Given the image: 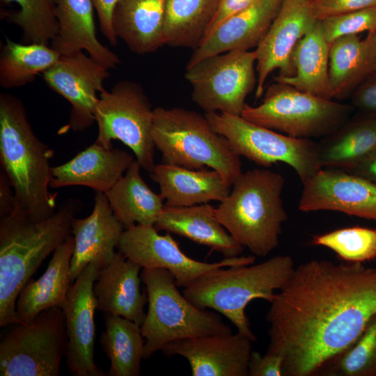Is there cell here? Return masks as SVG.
Returning a JSON list of instances; mask_svg holds the SVG:
<instances>
[{
  "mask_svg": "<svg viewBox=\"0 0 376 376\" xmlns=\"http://www.w3.org/2000/svg\"><path fill=\"white\" fill-rule=\"evenodd\" d=\"M91 1L97 13L101 32L111 45H116L118 38L113 29L112 15L118 0Z\"/></svg>",
  "mask_w": 376,
  "mask_h": 376,
  "instance_id": "42",
  "label": "cell"
},
{
  "mask_svg": "<svg viewBox=\"0 0 376 376\" xmlns=\"http://www.w3.org/2000/svg\"><path fill=\"white\" fill-rule=\"evenodd\" d=\"M284 177L255 169L236 178L228 195L216 208L221 225L254 256L265 257L279 245L288 219L281 198Z\"/></svg>",
  "mask_w": 376,
  "mask_h": 376,
  "instance_id": "4",
  "label": "cell"
},
{
  "mask_svg": "<svg viewBox=\"0 0 376 376\" xmlns=\"http://www.w3.org/2000/svg\"><path fill=\"white\" fill-rule=\"evenodd\" d=\"M15 207L13 186L6 173L0 171V219L10 214Z\"/></svg>",
  "mask_w": 376,
  "mask_h": 376,
  "instance_id": "44",
  "label": "cell"
},
{
  "mask_svg": "<svg viewBox=\"0 0 376 376\" xmlns=\"http://www.w3.org/2000/svg\"><path fill=\"white\" fill-rule=\"evenodd\" d=\"M317 21L311 0H282L269 28L254 50L256 98L263 95L266 79L275 70H279V77L294 74L292 55L295 47Z\"/></svg>",
  "mask_w": 376,
  "mask_h": 376,
  "instance_id": "15",
  "label": "cell"
},
{
  "mask_svg": "<svg viewBox=\"0 0 376 376\" xmlns=\"http://www.w3.org/2000/svg\"><path fill=\"white\" fill-rule=\"evenodd\" d=\"M125 230L118 220L104 192L96 191L91 214L84 219L75 218L71 234L75 246L70 261V279L74 281L91 262L102 267L115 256L120 236Z\"/></svg>",
  "mask_w": 376,
  "mask_h": 376,
  "instance_id": "19",
  "label": "cell"
},
{
  "mask_svg": "<svg viewBox=\"0 0 376 376\" xmlns=\"http://www.w3.org/2000/svg\"><path fill=\"white\" fill-rule=\"evenodd\" d=\"M256 1L257 0H219L217 12L207 29L205 36L212 32L224 20L246 9Z\"/></svg>",
  "mask_w": 376,
  "mask_h": 376,
  "instance_id": "43",
  "label": "cell"
},
{
  "mask_svg": "<svg viewBox=\"0 0 376 376\" xmlns=\"http://www.w3.org/2000/svg\"><path fill=\"white\" fill-rule=\"evenodd\" d=\"M54 152L34 134L22 101L0 94V162L13 186L15 207L39 221L56 209L49 191Z\"/></svg>",
  "mask_w": 376,
  "mask_h": 376,
  "instance_id": "3",
  "label": "cell"
},
{
  "mask_svg": "<svg viewBox=\"0 0 376 376\" xmlns=\"http://www.w3.org/2000/svg\"><path fill=\"white\" fill-rule=\"evenodd\" d=\"M320 24L329 43L343 36L376 32V6L329 17Z\"/></svg>",
  "mask_w": 376,
  "mask_h": 376,
  "instance_id": "38",
  "label": "cell"
},
{
  "mask_svg": "<svg viewBox=\"0 0 376 376\" xmlns=\"http://www.w3.org/2000/svg\"><path fill=\"white\" fill-rule=\"evenodd\" d=\"M376 314V267L311 260L295 267L270 302L268 353L283 376L318 375Z\"/></svg>",
  "mask_w": 376,
  "mask_h": 376,
  "instance_id": "1",
  "label": "cell"
},
{
  "mask_svg": "<svg viewBox=\"0 0 376 376\" xmlns=\"http://www.w3.org/2000/svg\"><path fill=\"white\" fill-rule=\"evenodd\" d=\"M100 269L95 261L84 268L71 285L63 309L68 340L65 357L74 376L104 375L94 361L97 306L93 286Z\"/></svg>",
  "mask_w": 376,
  "mask_h": 376,
  "instance_id": "16",
  "label": "cell"
},
{
  "mask_svg": "<svg viewBox=\"0 0 376 376\" xmlns=\"http://www.w3.org/2000/svg\"><path fill=\"white\" fill-rule=\"evenodd\" d=\"M302 184L301 211H335L376 221V183L344 170L322 168Z\"/></svg>",
  "mask_w": 376,
  "mask_h": 376,
  "instance_id": "17",
  "label": "cell"
},
{
  "mask_svg": "<svg viewBox=\"0 0 376 376\" xmlns=\"http://www.w3.org/2000/svg\"><path fill=\"white\" fill-rule=\"evenodd\" d=\"M83 206L68 198L42 220L32 219L15 207L0 219V327L19 324V292L44 260L71 235L72 224Z\"/></svg>",
  "mask_w": 376,
  "mask_h": 376,
  "instance_id": "2",
  "label": "cell"
},
{
  "mask_svg": "<svg viewBox=\"0 0 376 376\" xmlns=\"http://www.w3.org/2000/svg\"><path fill=\"white\" fill-rule=\"evenodd\" d=\"M3 4L15 3L19 10H3L7 22L18 26L25 43L48 45L56 37L58 25L56 16L57 0H1Z\"/></svg>",
  "mask_w": 376,
  "mask_h": 376,
  "instance_id": "35",
  "label": "cell"
},
{
  "mask_svg": "<svg viewBox=\"0 0 376 376\" xmlns=\"http://www.w3.org/2000/svg\"><path fill=\"white\" fill-rule=\"evenodd\" d=\"M311 243L329 249L346 263H363L376 260V228H338L313 236Z\"/></svg>",
  "mask_w": 376,
  "mask_h": 376,
  "instance_id": "37",
  "label": "cell"
},
{
  "mask_svg": "<svg viewBox=\"0 0 376 376\" xmlns=\"http://www.w3.org/2000/svg\"><path fill=\"white\" fill-rule=\"evenodd\" d=\"M118 252L143 268H162L174 277L176 285L186 288L206 273L221 267L255 263V256L225 258L219 262L194 260L184 253L170 233L162 235L154 226L136 224L125 229L117 246Z\"/></svg>",
  "mask_w": 376,
  "mask_h": 376,
  "instance_id": "13",
  "label": "cell"
},
{
  "mask_svg": "<svg viewBox=\"0 0 376 376\" xmlns=\"http://www.w3.org/2000/svg\"><path fill=\"white\" fill-rule=\"evenodd\" d=\"M134 157L118 148H105L95 143L72 159L52 167L49 187L84 186L106 193L122 178Z\"/></svg>",
  "mask_w": 376,
  "mask_h": 376,
  "instance_id": "22",
  "label": "cell"
},
{
  "mask_svg": "<svg viewBox=\"0 0 376 376\" xmlns=\"http://www.w3.org/2000/svg\"><path fill=\"white\" fill-rule=\"evenodd\" d=\"M347 172L359 175L376 183V150Z\"/></svg>",
  "mask_w": 376,
  "mask_h": 376,
  "instance_id": "45",
  "label": "cell"
},
{
  "mask_svg": "<svg viewBox=\"0 0 376 376\" xmlns=\"http://www.w3.org/2000/svg\"><path fill=\"white\" fill-rule=\"evenodd\" d=\"M295 267L290 256L278 255L258 264L221 267L203 275L182 293L195 306L222 314L254 342L247 305L255 299L272 302Z\"/></svg>",
  "mask_w": 376,
  "mask_h": 376,
  "instance_id": "5",
  "label": "cell"
},
{
  "mask_svg": "<svg viewBox=\"0 0 376 376\" xmlns=\"http://www.w3.org/2000/svg\"><path fill=\"white\" fill-rule=\"evenodd\" d=\"M219 0H166L164 45L195 49L204 38Z\"/></svg>",
  "mask_w": 376,
  "mask_h": 376,
  "instance_id": "32",
  "label": "cell"
},
{
  "mask_svg": "<svg viewBox=\"0 0 376 376\" xmlns=\"http://www.w3.org/2000/svg\"><path fill=\"white\" fill-rule=\"evenodd\" d=\"M139 162L132 163L125 174L105 193L115 217L125 229L134 225L154 226L165 205L141 178Z\"/></svg>",
  "mask_w": 376,
  "mask_h": 376,
  "instance_id": "30",
  "label": "cell"
},
{
  "mask_svg": "<svg viewBox=\"0 0 376 376\" xmlns=\"http://www.w3.org/2000/svg\"><path fill=\"white\" fill-rule=\"evenodd\" d=\"M318 20L376 6V0H311Z\"/></svg>",
  "mask_w": 376,
  "mask_h": 376,
  "instance_id": "39",
  "label": "cell"
},
{
  "mask_svg": "<svg viewBox=\"0 0 376 376\" xmlns=\"http://www.w3.org/2000/svg\"><path fill=\"white\" fill-rule=\"evenodd\" d=\"M91 0H57L56 16L58 30L51 47L61 55L86 50L95 61L107 69L120 63L119 57L103 45L96 36Z\"/></svg>",
  "mask_w": 376,
  "mask_h": 376,
  "instance_id": "23",
  "label": "cell"
},
{
  "mask_svg": "<svg viewBox=\"0 0 376 376\" xmlns=\"http://www.w3.org/2000/svg\"><path fill=\"white\" fill-rule=\"evenodd\" d=\"M253 343L237 331L173 341L161 352L185 358L193 376H249Z\"/></svg>",
  "mask_w": 376,
  "mask_h": 376,
  "instance_id": "18",
  "label": "cell"
},
{
  "mask_svg": "<svg viewBox=\"0 0 376 376\" xmlns=\"http://www.w3.org/2000/svg\"><path fill=\"white\" fill-rule=\"evenodd\" d=\"M108 70L81 50L61 55L52 68L42 73L47 85L72 105L63 132L84 131L95 121L97 93L105 90L103 84L109 77Z\"/></svg>",
  "mask_w": 376,
  "mask_h": 376,
  "instance_id": "14",
  "label": "cell"
},
{
  "mask_svg": "<svg viewBox=\"0 0 376 376\" xmlns=\"http://www.w3.org/2000/svg\"><path fill=\"white\" fill-rule=\"evenodd\" d=\"M318 145L321 168L349 171L376 150V117L343 124Z\"/></svg>",
  "mask_w": 376,
  "mask_h": 376,
  "instance_id": "31",
  "label": "cell"
},
{
  "mask_svg": "<svg viewBox=\"0 0 376 376\" xmlns=\"http://www.w3.org/2000/svg\"><path fill=\"white\" fill-rule=\"evenodd\" d=\"M141 278L148 303L141 325L145 339L143 359H149L173 341L233 332L219 314L199 308L187 299L168 270L143 268Z\"/></svg>",
  "mask_w": 376,
  "mask_h": 376,
  "instance_id": "7",
  "label": "cell"
},
{
  "mask_svg": "<svg viewBox=\"0 0 376 376\" xmlns=\"http://www.w3.org/2000/svg\"><path fill=\"white\" fill-rule=\"evenodd\" d=\"M95 116L98 133L94 143L111 148L112 141L119 140L132 150L141 168L149 173L152 171L154 109L138 83L119 81L110 91L101 92Z\"/></svg>",
  "mask_w": 376,
  "mask_h": 376,
  "instance_id": "10",
  "label": "cell"
},
{
  "mask_svg": "<svg viewBox=\"0 0 376 376\" xmlns=\"http://www.w3.org/2000/svg\"><path fill=\"white\" fill-rule=\"evenodd\" d=\"M349 111L347 105L276 81L267 87L259 105L246 104L241 116L292 137L311 139L336 131Z\"/></svg>",
  "mask_w": 376,
  "mask_h": 376,
  "instance_id": "8",
  "label": "cell"
},
{
  "mask_svg": "<svg viewBox=\"0 0 376 376\" xmlns=\"http://www.w3.org/2000/svg\"><path fill=\"white\" fill-rule=\"evenodd\" d=\"M150 178L158 184L160 194L171 207H189L221 201L231 186L215 170L189 169L169 164H155Z\"/></svg>",
  "mask_w": 376,
  "mask_h": 376,
  "instance_id": "25",
  "label": "cell"
},
{
  "mask_svg": "<svg viewBox=\"0 0 376 376\" xmlns=\"http://www.w3.org/2000/svg\"><path fill=\"white\" fill-rule=\"evenodd\" d=\"M205 116L212 128L228 140L235 154L258 166L285 163L295 170L302 183L322 169L318 145L311 139L288 136L241 116L221 112Z\"/></svg>",
  "mask_w": 376,
  "mask_h": 376,
  "instance_id": "9",
  "label": "cell"
},
{
  "mask_svg": "<svg viewBox=\"0 0 376 376\" xmlns=\"http://www.w3.org/2000/svg\"><path fill=\"white\" fill-rule=\"evenodd\" d=\"M142 269L138 264L116 252L113 259L100 269L93 292L97 309L130 320L140 326L146 314L148 297L141 292Z\"/></svg>",
  "mask_w": 376,
  "mask_h": 376,
  "instance_id": "21",
  "label": "cell"
},
{
  "mask_svg": "<svg viewBox=\"0 0 376 376\" xmlns=\"http://www.w3.org/2000/svg\"><path fill=\"white\" fill-rule=\"evenodd\" d=\"M255 51L233 50L187 66L185 77L193 102L205 113L241 116L245 100L257 84Z\"/></svg>",
  "mask_w": 376,
  "mask_h": 376,
  "instance_id": "12",
  "label": "cell"
},
{
  "mask_svg": "<svg viewBox=\"0 0 376 376\" xmlns=\"http://www.w3.org/2000/svg\"><path fill=\"white\" fill-rule=\"evenodd\" d=\"M294 74L275 77L301 91L332 100L329 84V43L317 21L296 45L292 55Z\"/></svg>",
  "mask_w": 376,
  "mask_h": 376,
  "instance_id": "29",
  "label": "cell"
},
{
  "mask_svg": "<svg viewBox=\"0 0 376 376\" xmlns=\"http://www.w3.org/2000/svg\"><path fill=\"white\" fill-rule=\"evenodd\" d=\"M154 226L208 246L225 258L240 256L244 251L217 219L216 208L207 203L189 207L165 205Z\"/></svg>",
  "mask_w": 376,
  "mask_h": 376,
  "instance_id": "24",
  "label": "cell"
},
{
  "mask_svg": "<svg viewBox=\"0 0 376 376\" xmlns=\"http://www.w3.org/2000/svg\"><path fill=\"white\" fill-rule=\"evenodd\" d=\"M282 0H257L253 4L221 22L194 49L187 66L216 54L257 47L273 19Z\"/></svg>",
  "mask_w": 376,
  "mask_h": 376,
  "instance_id": "20",
  "label": "cell"
},
{
  "mask_svg": "<svg viewBox=\"0 0 376 376\" xmlns=\"http://www.w3.org/2000/svg\"><path fill=\"white\" fill-rule=\"evenodd\" d=\"M152 139L162 162L189 169L209 167L230 185L242 173L240 157L205 116L180 107L154 109Z\"/></svg>",
  "mask_w": 376,
  "mask_h": 376,
  "instance_id": "6",
  "label": "cell"
},
{
  "mask_svg": "<svg viewBox=\"0 0 376 376\" xmlns=\"http://www.w3.org/2000/svg\"><path fill=\"white\" fill-rule=\"evenodd\" d=\"M61 54L42 43H17L6 38L0 56V85L4 88L20 87L52 68Z\"/></svg>",
  "mask_w": 376,
  "mask_h": 376,
  "instance_id": "34",
  "label": "cell"
},
{
  "mask_svg": "<svg viewBox=\"0 0 376 376\" xmlns=\"http://www.w3.org/2000/svg\"><path fill=\"white\" fill-rule=\"evenodd\" d=\"M75 246L70 235L54 251L47 268L37 280L30 279L22 289L16 302L19 323H26L45 309H63L71 287L70 261Z\"/></svg>",
  "mask_w": 376,
  "mask_h": 376,
  "instance_id": "26",
  "label": "cell"
},
{
  "mask_svg": "<svg viewBox=\"0 0 376 376\" xmlns=\"http://www.w3.org/2000/svg\"><path fill=\"white\" fill-rule=\"evenodd\" d=\"M166 1H118L112 15L113 29L131 52L150 54L164 45Z\"/></svg>",
  "mask_w": 376,
  "mask_h": 376,
  "instance_id": "27",
  "label": "cell"
},
{
  "mask_svg": "<svg viewBox=\"0 0 376 376\" xmlns=\"http://www.w3.org/2000/svg\"><path fill=\"white\" fill-rule=\"evenodd\" d=\"M328 376H376V314L346 350L320 373Z\"/></svg>",
  "mask_w": 376,
  "mask_h": 376,
  "instance_id": "36",
  "label": "cell"
},
{
  "mask_svg": "<svg viewBox=\"0 0 376 376\" xmlns=\"http://www.w3.org/2000/svg\"><path fill=\"white\" fill-rule=\"evenodd\" d=\"M249 376H283V359L275 354L262 355L253 351L249 362Z\"/></svg>",
  "mask_w": 376,
  "mask_h": 376,
  "instance_id": "40",
  "label": "cell"
},
{
  "mask_svg": "<svg viewBox=\"0 0 376 376\" xmlns=\"http://www.w3.org/2000/svg\"><path fill=\"white\" fill-rule=\"evenodd\" d=\"M105 330L100 343L110 360L109 376H139L145 339L141 326L121 316L103 313Z\"/></svg>",
  "mask_w": 376,
  "mask_h": 376,
  "instance_id": "33",
  "label": "cell"
},
{
  "mask_svg": "<svg viewBox=\"0 0 376 376\" xmlns=\"http://www.w3.org/2000/svg\"><path fill=\"white\" fill-rule=\"evenodd\" d=\"M17 324L0 343V375L58 376L68 345L63 309L52 307Z\"/></svg>",
  "mask_w": 376,
  "mask_h": 376,
  "instance_id": "11",
  "label": "cell"
},
{
  "mask_svg": "<svg viewBox=\"0 0 376 376\" xmlns=\"http://www.w3.org/2000/svg\"><path fill=\"white\" fill-rule=\"evenodd\" d=\"M352 102L359 110L376 117V72L363 81L352 93Z\"/></svg>",
  "mask_w": 376,
  "mask_h": 376,
  "instance_id": "41",
  "label": "cell"
},
{
  "mask_svg": "<svg viewBox=\"0 0 376 376\" xmlns=\"http://www.w3.org/2000/svg\"><path fill=\"white\" fill-rule=\"evenodd\" d=\"M376 72V32L361 39L339 37L329 43V84L334 98H342Z\"/></svg>",
  "mask_w": 376,
  "mask_h": 376,
  "instance_id": "28",
  "label": "cell"
}]
</instances>
